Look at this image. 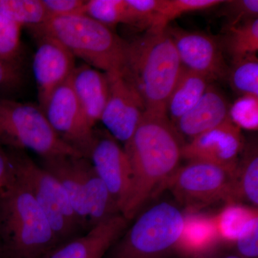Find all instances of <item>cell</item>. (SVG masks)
<instances>
[{
  "mask_svg": "<svg viewBox=\"0 0 258 258\" xmlns=\"http://www.w3.org/2000/svg\"><path fill=\"white\" fill-rule=\"evenodd\" d=\"M222 0H161L152 24L147 30L163 32L172 20L181 15L203 11L223 4Z\"/></svg>",
  "mask_w": 258,
  "mask_h": 258,
  "instance_id": "603a6c76",
  "label": "cell"
},
{
  "mask_svg": "<svg viewBox=\"0 0 258 258\" xmlns=\"http://www.w3.org/2000/svg\"><path fill=\"white\" fill-rule=\"evenodd\" d=\"M0 13L23 28H35L47 20L42 0H0Z\"/></svg>",
  "mask_w": 258,
  "mask_h": 258,
  "instance_id": "484cf974",
  "label": "cell"
},
{
  "mask_svg": "<svg viewBox=\"0 0 258 258\" xmlns=\"http://www.w3.org/2000/svg\"><path fill=\"white\" fill-rule=\"evenodd\" d=\"M0 143L10 149L30 150L42 159L83 157L59 138L37 105L0 98Z\"/></svg>",
  "mask_w": 258,
  "mask_h": 258,
  "instance_id": "8992f818",
  "label": "cell"
},
{
  "mask_svg": "<svg viewBox=\"0 0 258 258\" xmlns=\"http://www.w3.org/2000/svg\"><path fill=\"white\" fill-rule=\"evenodd\" d=\"M23 27L0 13V59L20 64L22 55Z\"/></svg>",
  "mask_w": 258,
  "mask_h": 258,
  "instance_id": "f1b7e54d",
  "label": "cell"
},
{
  "mask_svg": "<svg viewBox=\"0 0 258 258\" xmlns=\"http://www.w3.org/2000/svg\"><path fill=\"white\" fill-rule=\"evenodd\" d=\"M71 83L83 113L94 128L101 121L109 96L108 74L85 63L75 68Z\"/></svg>",
  "mask_w": 258,
  "mask_h": 258,
  "instance_id": "2e32d148",
  "label": "cell"
},
{
  "mask_svg": "<svg viewBox=\"0 0 258 258\" xmlns=\"http://www.w3.org/2000/svg\"><path fill=\"white\" fill-rule=\"evenodd\" d=\"M234 243L237 254L240 257H257L258 215L252 217L244 225Z\"/></svg>",
  "mask_w": 258,
  "mask_h": 258,
  "instance_id": "d6a6232c",
  "label": "cell"
},
{
  "mask_svg": "<svg viewBox=\"0 0 258 258\" xmlns=\"http://www.w3.org/2000/svg\"><path fill=\"white\" fill-rule=\"evenodd\" d=\"M77 163L84 186L90 225L92 228L120 212L89 159L79 157Z\"/></svg>",
  "mask_w": 258,
  "mask_h": 258,
  "instance_id": "ffe728a7",
  "label": "cell"
},
{
  "mask_svg": "<svg viewBox=\"0 0 258 258\" xmlns=\"http://www.w3.org/2000/svg\"><path fill=\"white\" fill-rule=\"evenodd\" d=\"M166 30L174 42L183 67L210 81L225 77L228 70L221 46L215 37L205 32L169 26Z\"/></svg>",
  "mask_w": 258,
  "mask_h": 258,
  "instance_id": "7c38bea8",
  "label": "cell"
},
{
  "mask_svg": "<svg viewBox=\"0 0 258 258\" xmlns=\"http://www.w3.org/2000/svg\"><path fill=\"white\" fill-rule=\"evenodd\" d=\"M16 181L14 167L9 152L0 143V195L7 191Z\"/></svg>",
  "mask_w": 258,
  "mask_h": 258,
  "instance_id": "d590c367",
  "label": "cell"
},
{
  "mask_svg": "<svg viewBox=\"0 0 258 258\" xmlns=\"http://www.w3.org/2000/svg\"><path fill=\"white\" fill-rule=\"evenodd\" d=\"M88 159L121 214L132 184V170L124 149L108 132H95Z\"/></svg>",
  "mask_w": 258,
  "mask_h": 258,
  "instance_id": "30bf717a",
  "label": "cell"
},
{
  "mask_svg": "<svg viewBox=\"0 0 258 258\" xmlns=\"http://www.w3.org/2000/svg\"><path fill=\"white\" fill-rule=\"evenodd\" d=\"M3 257V247H2L1 241H0V257Z\"/></svg>",
  "mask_w": 258,
  "mask_h": 258,
  "instance_id": "74e56055",
  "label": "cell"
},
{
  "mask_svg": "<svg viewBox=\"0 0 258 258\" xmlns=\"http://www.w3.org/2000/svg\"><path fill=\"white\" fill-rule=\"evenodd\" d=\"M129 222L118 214L60 244L42 258H103L128 228Z\"/></svg>",
  "mask_w": 258,
  "mask_h": 258,
  "instance_id": "9a60e30c",
  "label": "cell"
},
{
  "mask_svg": "<svg viewBox=\"0 0 258 258\" xmlns=\"http://www.w3.org/2000/svg\"><path fill=\"white\" fill-rule=\"evenodd\" d=\"M36 37L37 50L32 68L38 106L42 108L51 93L71 77L76 67V57L55 39L47 35Z\"/></svg>",
  "mask_w": 258,
  "mask_h": 258,
  "instance_id": "5bb4252c",
  "label": "cell"
},
{
  "mask_svg": "<svg viewBox=\"0 0 258 258\" xmlns=\"http://www.w3.org/2000/svg\"><path fill=\"white\" fill-rule=\"evenodd\" d=\"M77 156H63L42 159V167L49 171L62 185L69 197L83 233L91 230L86 192L78 166Z\"/></svg>",
  "mask_w": 258,
  "mask_h": 258,
  "instance_id": "ac0fdd59",
  "label": "cell"
},
{
  "mask_svg": "<svg viewBox=\"0 0 258 258\" xmlns=\"http://www.w3.org/2000/svg\"><path fill=\"white\" fill-rule=\"evenodd\" d=\"M205 258H243L240 257L237 254H217L216 252H214L210 255Z\"/></svg>",
  "mask_w": 258,
  "mask_h": 258,
  "instance_id": "8d00e7d4",
  "label": "cell"
},
{
  "mask_svg": "<svg viewBox=\"0 0 258 258\" xmlns=\"http://www.w3.org/2000/svg\"><path fill=\"white\" fill-rule=\"evenodd\" d=\"M227 73L232 89L240 96L258 97L257 55L232 60V67Z\"/></svg>",
  "mask_w": 258,
  "mask_h": 258,
  "instance_id": "4316f807",
  "label": "cell"
},
{
  "mask_svg": "<svg viewBox=\"0 0 258 258\" xmlns=\"http://www.w3.org/2000/svg\"><path fill=\"white\" fill-rule=\"evenodd\" d=\"M184 217V227L176 244V252L191 258H205L216 252L222 240L215 217L199 212H187Z\"/></svg>",
  "mask_w": 258,
  "mask_h": 258,
  "instance_id": "d6986e66",
  "label": "cell"
},
{
  "mask_svg": "<svg viewBox=\"0 0 258 258\" xmlns=\"http://www.w3.org/2000/svg\"><path fill=\"white\" fill-rule=\"evenodd\" d=\"M23 83L20 64L10 63L0 59V98H12Z\"/></svg>",
  "mask_w": 258,
  "mask_h": 258,
  "instance_id": "836d02e7",
  "label": "cell"
},
{
  "mask_svg": "<svg viewBox=\"0 0 258 258\" xmlns=\"http://www.w3.org/2000/svg\"><path fill=\"white\" fill-rule=\"evenodd\" d=\"M225 45L232 60L258 51V19L247 20L235 26L225 28Z\"/></svg>",
  "mask_w": 258,
  "mask_h": 258,
  "instance_id": "d4e9b609",
  "label": "cell"
},
{
  "mask_svg": "<svg viewBox=\"0 0 258 258\" xmlns=\"http://www.w3.org/2000/svg\"><path fill=\"white\" fill-rule=\"evenodd\" d=\"M85 3L83 0H42L47 20L83 14Z\"/></svg>",
  "mask_w": 258,
  "mask_h": 258,
  "instance_id": "e575fe53",
  "label": "cell"
},
{
  "mask_svg": "<svg viewBox=\"0 0 258 258\" xmlns=\"http://www.w3.org/2000/svg\"><path fill=\"white\" fill-rule=\"evenodd\" d=\"M244 145L241 129L229 118L222 124L184 144L182 158L235 171Z\"/></svg>",
  "mask_w": 258,
  "mask_h": 258,
  "instance_id": "4fadbf2b",
  "label": "cell"
},
{
  "mask_svg": "<svg viewBox=\"0 0 258 258\" xmlns=\"http://www.w3.org/2000/svg\"><path fill=\"white\" fill-rule=\"evenodd\" d=\"M126 25L148 30L150 27L161 0H125Z\"/></svg>",
  "mask_w": 258,
  "mask_h": 258,
  "instance_id": "4dcf8cb0",
  "label": "cell"
},
{
  "mask_svg": "<svg viewBox=\"0 0 258 258\" xmlns=\"http://www.w3.org/2000/svg\"><path fill=\"white\" fill-rule=\"evenodd\" d=\"M210 80L183 67L166 103V113L173 123L193 108L206 92Z\"/></svg>",
  "mask_w": 258,
  "mask_h": 258,
  "instance_id": "44dd1931",
  "label": "cell"
},
{
  "mask_svg": "<svg viewBox=\"0 0 258 258\" xmlns=\"http://www.w3.org/2000/svg\"><path fill=\"white\" fill-rule=\"evenodd\" d=\"M177 52L166 30H147L126 42L122 75L143 101L146 111L166 114L168 98L182 70Z\"/></svg>",
  "mask_w": 258,
  "mask_h": 258,
  "instance_id": "7a4b0ae2",
  "label": "cell"
},
{
  "mask_svg": "<svg viewBox=\"0 0 258 258\" xmlns=\"http://www.w3.org/2000/svg\"><path fill=\"white\" fill-rule=\"evenodd\" d=\"M235 203L258 205V150L257 142L244 145L235 171Z\"/></svg>",
  "mask_w": 258,
  "mask_h": 258,
  "instance_id": "7402d4cb",
  "label": "cell"
},
{
  "mask_svg": "<svg viewBox=\"0 0 258 258\" xmlns=\"http://www.w3.org/2000/svg\"><path fill=\"white\" fill-rule=\"evenodd\" d=\"M110 92L101 121L107 132L123 144L132 138L145 113L138 92L122 74H108Z\"/></svg>",
  "mask_w": 258,
  "mask_h": 258,
  "instance_id": "8fae6325",
  "label": "cell"
},
{
  "mask_svg": "<svg viewBox=\"0 0 258 258\" xmlns=\"http://www.w3.org/2000/svg\"><path fill=\"white\" fill-rule=\"evenodd\" d=\"M184 144L166 114L145 111L132 138L124 144L132 184L121 215L128 221L148 200L160 193L180 167Z\"/></svg>",
  "mask_w": 258,
  "mask_h": 258,
  "instance_id": "6da1fadb",
  "label": "cell"
},
{
  "mask_svg": "<svg viewBox=\"0 0 258 258\" xmlns=\"http://www.w3.org/2000/svg\"><path fill=\"white\" fill-rule=\"evenodd\" d=\"M230 107L221 92L210 86L198 103L176 122L178 132L195 138L228 119Z\"/></svg>",
  "mask_w": 258,
  "mask_h": 258,
  "instance_id": "e0dca14e",
  "label": "cell"
},
{
  "mask_svg": "<svg viewBox=\"0 0 258 258\" xmlns=\"http://www.w3.org/2000/svg\"><path fill=\"white\" fill-rule=\"evenodd\" d=\"M184 214L169 202H161L139 215L111 248L108 258H169L183 227Z\"/></svg>",
  "mask_w": 258,
  "mask_h": 258,
  "instance_id": "5b68a950",
  "label": "cell"
},
{
  "mask_svg": "<svg viewBox=\"0 0 258 258\" xmlns=\"http://www.w3.org/2000/svg\"><path fill=\"white\" fill-rule=\"evenodd\" d=\"M229 118L240 129L258 128V97L240 96L230 107Z\"/></svg>",
  "mask_w": 258,
  "mask_h": 258,
  "instance_id": "f546056e",
  "label": "cell"
},
{
  "mask_svg": "<svg viewBox=\"0 0 258 258\" xmlns=\"http://www.w3.org/2000/svg\"><path fill=\"white\" fill-rule=\"evenodd\" d=\"M83 14L109 28L127 24L125 0H88L85 3Z\"/></svg>",
  "mask_w": 258,
  "mask_h": 258,
  "instance_id": "83f0119b",
  "label": "cell"
},
{
  "mask_svg": "<svg viewBox=\"0 0 258 258\" xmlns=\"http://www.w3.org/2000/svg\"><path fill=\"white\" fill-rule=\"evenodd\" d=\"M42 109L59 138L88 159L94 140V128L80 106L71 77L51 93Z\"/></svg>",
  "mask_w": 258,
  "mask_h": 258,
  "instance_id": "9c48e42d",
  "label": "cell"
},
{
  "mask_svg": "<svg viewBox=\"0 0 258 258\" xmlns=\"http://www.w3.org/2000/svg\"><path fill=\"white\" fill-rule=\"evenodd\" d=\"M223 4V15L227 20L225 28L257 19V0H230L224 2Z\"/></svg>",
  "mask_w": 258,
  "mask_h": 258,
  "instance_id": "1f68e13d",
  "label": "cell"
},
{
  "mask_svg": "<svg viewBox=\"0 0 258 258\" xmlns=\"http://www.w3.org/2000/svg\"><path fill=\"white\" fill-rule=\"evenodd\" d=\"M31 30L35 36L47 35L55 39L75 57L102 72H123L126 41L112 29L86 15L49 19Z\"/></svg>",
  "mask_w": 258,
  "mask_h": 258,
  "instance_id": "277c9868",
  "label": "cell"
},
{
  "mask_svg": "<svg viewBox=\"0 0 258 258\" xmlns=\"http://www.w3.org/2000/svg\"><path fill=\"white\" fill-rule=\"evenodd\" d=\"M235 171L203 161H189L180 166L167 188L187 212H198L220 202L235 203Z\"/></svg>",
  "mask_w": 258,
  "mask_h": 258,
  "instance_id": "ba28073f",
  "label": "cell"
},
{
  "mask_svg": "<svg viewBox=\"0 0 258 258\" xmlns=\"http://www.w3.org/2000/svg\"><path fill=\"white\" fill-rule=\"evenodd\" d=\"M15 177L41 208L60 244L83 233L69 197L55 176L38 165L24 151L10 149Z\"/></svg>",
  "mask_w": 258,
  "mask_h": 258,
  "instance_id": "52a82bcc",
  "label": "cell"
},
{
  "mask_svg": "<svg viewBox=\"0 0 258 258\" xmlns=\"http://www.w3.org/2000/svg\"><path fill=\"white\" fill-rule=\"evenodd\" d=\"M257 215V209L239 203L226 204L215 217L217 232L222 242H235L244 225Z\"/></svg>",
  "mask_w": 258,
  "mask_h": 258,
  "instance_id": "cb8c5ba5",
  "label": "cell"
},
{
  "mask_svg": "<svg viewBox=\"0 0 258 258\" xmlns=\"http://www.w3.org/2000/svg\"><path fill=\"white\" fill-rule=\"evenodd\" d=\"M0 241L5 258H42L60 245L46 215L17 179L0 195Z\"/></svg>",
  "mask_w": 258,
  "mask_h": 258,
  "instance_id": "3957f363",
  "label": "cell"
}]
</instances>
